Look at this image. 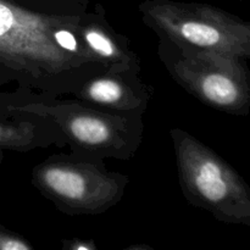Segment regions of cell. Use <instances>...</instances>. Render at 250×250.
<instances>
[{
    "label": "cell",
    "mask_w": 250,
    "mask_h": 250,
    "mask_svg": "<svg viewBox=\"0 0 250 250\" xmlns=\"http://www.w3.org/2000/svg\"><path fill=\"white\" fill-rule=\"evenodd\" d=\"M75 15H51L0 0V66L19 87L72 95L104 68L88 54Z\"/></svg>",
    "instance_id": "cell-1"
},
{
    "label": "cell",
    "mask_w": 250,
    "mask_h": 250,
    "mask_svg": "<svg viewBox=\"0 0 250 250\" xmlns=\"http://www.w3.org/2000/svg\"><path fill=\"white\" fill-rule=\"evenodd\" d=\"M14 105L53 122L71 153L88 158L126 161L133 158L144 138V115L120 114L78 99L17 88Z\"/></svg>",
    "instance_id": "cell-2"
},
{
    "label": "cell",
    "mask_w": 250,
    "mask_h": 250,
    "mask_svg": "<svg viewBox=\"0 0 250 250\" xmlns=\"http://www.w3.org/2000/svg\"><path fill=\"white\" fill-rule=\"evenodd\" d=\"M178 185L187 203L217 221L250 226V189L214 149L182 128L170 129Z\"/></svg>",
    "instance_id": "cell-3"
},
{
    "label": "cell",
    "mask_w": 250,
    "mask_h": 250,
    "mask_svg": "<svg viewBox=\"0 0 250 250\" xmlns=\"http://www.w3.org/2000/svg\"><path fill=\"white\" fill-rule=\"evenodd\" d=\"M158 36V56L170 77L198 102L233 116H248L247 60L183 45Z\"/></svg>",
    "instance_id": "cell-4"
},
{
    "label": "cell",
    "mask_w": 250,
    "mask_h": 250,
    "mask_svg": "<svg viewBox=\"0 0 250 250\" xmlns=\"http://www.w3.org/2000/svg\"><path fill=\"white\" fill-rule=\"evenodd\" d=\"M129 178L111 171L105 160L78 154H55L32 168L31 183L68 216L102 215L116 207Z\"/></svg>",
    "instance_id": "cell-5"
},
{
    "label": "cell",
    "mask_w": 250,
    "mask_h": 250,
    "mask_svg": "<svg viewBox=\"0 0 250 250\" xmlns=\"http://www.w3.org/2000/svg\"><path fill=\"white\" fill-rule=\"evenodd\" d=\"M142 21L176 43L248 60L250 23L214 5L177 0H144Z\"/></svg>",
    "instance_id": "cell-6"
},
{
    "label": "cell",
    "mask_w": 250,
    "mask_h": 250,
    "mask_svg": "<svg viewBox=\"0 0 250 250\" xmlns=\"http://www.w3.org/2000/svg\"><path fill=\"white\" fill-rule=\"evenodd\" d=\"M72 95L109 111L144 115L154 95V87L142 80L141 71H104L90 76Z\"/></svg>",
    "instance_id": "cell-7"
},
{
    "label": "cell",
    "mask_w": 250,
    "mask_h": 250,
    "mask_svg": "<svg viewBox=\"0 0 250 250\" xmlns=\"http://www.w3.org/2000/svg\"><path fill=\"white\" fill-rule=\"evenodd\" d=\"M17 90L0 95V149L29 153L50 146L65 148L58 127L46 117L21 110L14 105Z\"/></svg>",
    "instance_id": "cell-8"
},
{
    "label": "cell",
    "mask_w": 250,
    "mask_h": 250,
    "mask_svg": "<svg viewBox=\"0 0 250 250\" xmlns=\"http://www.w3.org/2000/svg\"><path fill=\"white\" fill-rule=\"evenodd\" d=\"M78 34L88 54L105 71H142L141 61L129 46L128 38L111 26L99 2L93 11L87 10L81 15Z\"/></svg>",
    "instance_id": "cell-9"
},
{
    "label": "cell",
    "mask_w": 250,
    "mask_h": 250,
    "mask_svg": "<svg viewBox=\"0 0 250 250\" xmlns=\"http://www.w3.org/2000/svg\"><path fill=\"white\" fill-rule=\"evenodd\" d=\"M34 11L51 15H80L84 14L90 0H11Z\"/></svg>",
    "instance_id": "cell-10"
},
{
    "label": "cell",
    "mask_w": 250,
    "mask_h": 250,
    "mask_svg": "<svg viewBox=\"0 0 250 250\" xmlns=\"http://www.w3.org/2000/svg\"><path fill=\"white\" fill-rule=\"evenodd\" d=\"M34 246L17 232L0 224V250H33Z\"/></svg>",
    "instance_id": "cell-11"
},
{
    "label": "cell",
    "mask_w": 250,
    "mask_h": 250,
    "mask_svg": "<svg viewBox=\"0 0 250 250\" xmlns=\"http://www.w3.org/2000/svg\"><path fill=\"white\" fill-rule=\"evenodd\" d=\"M62 250H98V246L93 239H82V238H70L63 239Z\"/></svg>",
    "instance_id": "cell-12"
},
{
    "label": "cell",
    "mask_w": 250,
    "mask_h": 250,
    "mask_svg": "<svg viewBox=\"0 0 250 250\" xmlns=\"http://www.w3.org/2000/svg\"><path fill=\"white\" fill-rule=\"evenodd\" d=\"M14 82V77L7 70H5L2 66H0V85L6 84V83Z\"/></svg>",
    "instance_id": "cell-13"
},
{
    "label": "cell",
    "mask_w": 250,
    "mask_h": 250,
    "mask_svg": "<svg viewBox=\"0 0 250 250\" xmlns=\"http://www.w3.org/2000/svg\"><path fill=\"white\" fill-rule=\"evenodd\" d=\"M125 250H151V248L149 246H146V244H138V246H131L125 248Z\"/></svg>",
    "instance_id": "cell-14"
},
{
    "label": "cell",
    "mask_w": 250,
    "mask_h": 250,
    "mask_svg": "<svg viewBox=\"0 0 250 250\" xmlns=\"http://www.w3.org/2000/svg\"><path fill=\"white\" fill-rule=\"evenodd\" d=\"M2 159H4V150H1V149H0V164H1Z\"/></svg>",
    "instance_id": "cell-15"
}]
</instances>
